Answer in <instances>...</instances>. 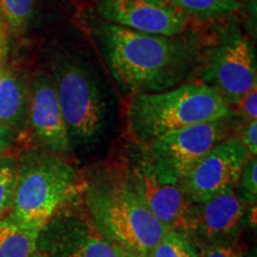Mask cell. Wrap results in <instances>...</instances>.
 <instances>
[{
    "instance_id": "obj_1",
    "label": "cell",
    "mask_w": 257,
    "mask_h": 257,
    "mask_svg": "<svg viewBox=\"0 0 257 257\" xmlns=\"http://www.w3.org/2000/svg\"><path fill=\"white\" fill-rule=\"evenodd\" d=\"M98 38L115 81L133 95L174 88L194 61L192 46L178 36L144 34L105 23Z\"/></svg>"
},
{
    "instance_id": "obj_2",
    "label": "cell",
    "mask_w": 257,
    "mask_h": 257,
    "mask_svg": "<svg viewBox=\"0 0 257 257\" xmlns=\"http://www.w3.org/2000/svg\"><path fill=\"white\" fill-rule=\"evenodd\" d=\"M81 199L99 232L124 251L146 256L168 231L141 199L124 163L89 170Z\"/></svg>"
},
{
    "instance_id": "obj_3",
    "label": "cell",
    "mask_w": 257,
    "mask_h": 257,
    "mask_svg": "<svg viewBox=\"0 0 257 257\" xmlns=\"http://www.w3.org/2000/svg\"><path fill=\"white\" fill-rule=\"evenodd\" d=\"M17 182L10 217L42 227L81 194L82 176L69 157L47 149L28 150L16 162Z\"/></svg>"
},
{
    "instance_id": "obj_4",
    "label": "cell",
    "mask_w": 257,
    "mask_h": 257,
    "mask_svg": "<svg viewBox=\"0 0 257 257\" xmlns=\"http://www.w3.org/2000/svg\"><path fill=\"white\" fill-rule=\"evenodd\" d=\"M230 105L208 85H182L157 93L133 95L127 123L140 144L172 130L230 119Z\"/></svg>"
},
{
    "instance_id": "obj_5",
    "label": "cell",
    "mask_w": 257,
    "mask_h": 257,
    "mask_svg": "<svg viewBox=\"0 0 257 257\" xmlns=\"http://www.w3.org/2000/svg\"><path fill=\"white\" fill-rule=\"evenodd\" d=\"M53 79L72 153L93 152L104 142L111 119L98 80L70 57L57 59Z\"/></svg>"
},
{
    "instance_id": "obj_6",
    "label": "cell",
    "mask_w": 257,
    "mask_h": 257,
    "mask_svg": "<svg viewBox=\"0 0 257 257\" xmlns=\"http://www.w3.org/2000/svg\"><path fill=\"white\" fill-rule=\"evenodd\" d=\"M227 133L229 119L213 120L168 131L140 146L163 179L181 186L189 170L229 137Z\"/></svg>"
},
{
    "instance_id": "obj_7",
    "label": "cell",
    "mask_w": 257,
    "mask_h": 257,
    "mask_svg": "<svg viewBox=\"0 0 257 257\" xmlns=\"http://www.w3.org/2000/svg\"><path fill=\"white\" fill-rule=\"evenodd\" d=\"M37 249L46 257H120L93 224L81 194L42 227Z\"/></svg>"
},
{
    "instance_id": "obj_8",
    "label": "cell",
    "mask_w": 257,
    "mask_h": 257,
    "mask_svg": "<svg viewBox=\"0 0 257 257\" xmlns=\"http://www.w3.org/2000/svg\"><path fill=\"white\" fill-rule=\"evenodd\" d=\"M124 165L131 184L153 216L168 231L187 233L193 204L181 186L163 179L141 146L138 149L130 150Z\"/></svg>"
},
{
    "instance_id": "obj_9",
    "label": "cell",
    "mask_w": 257,
    "mask_h": 257,
    "mask_svg": "<svg viewBox=\"0 0 257 257\" xmlns=\"http://www.w3.org/2000/svg\"><path fill=\"white\" fill-rule=\"evenodd\" d=\"M250 157L239 137H226L189 170L181 187L192 204H202L226 188L236 187Z\"/></svg>"
},
{
    "instance_id": "obj_10",
    "label": "cell",
    "mask_w": 257,
    "mask_h": 257,
    "mask_svg": "<svg viewBox=\"0 0 257 257\" xmlns=\"http://www.w3.org/2000/svg\"><path fill=\"white\" fill-rule=\"evenodd\" d=\"M98 11L108 23L160 36H180L189 22L170 0H99Z\"/></svg>"
},
{
    "instance_id": "obj_11",
    "label": "cell",
    "mask_w": 257,
    "mask_h": 257,
    "mask_svg": "<svg viewBox=\"0 0 257 257\" xmlns=\"http://www.w3.org/2000/svg\"><path fill=\"white\" fill-rule=\"evenodd\" d=\"M256 53L252 42L244 36L231 37L218 48L212 59L207 80L227 104L257 88Z\"/></svg>"
},
{
    "instance_id": "obj_12",
    "label": "cell",
    "mask_w": 257,
    "mask_h": 257,
    "mask_svg": "<svg viewBox=\"0 0 257 257\" xmlns=\"http://www.w3.org/2000/svg\"><path fill=\"white\" fill-rule=\"evenodd\" d=\"M246 202L236 191L226 188L202 204H193L187 234L195 245L233 240L245 216Z\"/></svg>"
},
{
    "instance_id": "obj_13",
    "label": "cell",
    "mask_w": 257,
    "mask_h": 257,
    "mask_svg": "<svg viewBox=\"0 0 257 257\" xmlns=\"http://www.w3.org/2000/svg\"><path fill=\"white\" fill-rule=\"evenodd\" d=\"M31 130L43 149L72 159V149L57 99L55 82L47 73H38L32 82L29 104Z\"/></svg>"
},
{
    "instance_id": "obj_14",
    "label": "cell",
    "mask_w": 257,
    "mask_h": 257,
    "mask_svg": "<svg viewBox=\"0 0 257 257\" xmlns=\"http://www.w3.org/2000/svg\"><path fill=\"white\" fill-rule=\"evenodd\" d=\"M30 91L23 76L12 69L0 75V124L15 130L25 124L29 114Z\"/></svg>"
},
{
    "instance_id": "obj_15",
    "label": "cell",
    "mask_w": 257,
    "mask_h": 257,
    "mask_svg": "<svg viewBox=\"0 0 257 257\" xmlns=\"http://www.w3.org/2000/svg\"><path fill=\"white\" fill-rule=\"evenodd\" d=\"M41 229L23 224L9 214L0 219V257H31L37 251Z\"/></svg>"
},
{
    "instance_id": "obj_16",
    "label": "cell",
    "mask_w": 257,
    "mask_h": 257,
    "mask_svg": "<svg viewBox=\"0 0 257 257\" xmlns=\"http://www.w3.org/2000/svg\"><path fill=\"white\" fill-rule=\"evenodd\" d=\"M144 257H200L187 233L169 230Z\"/></svg>"
},
{
    "instance_id": "obj_17",
    "label": "cell",
    "mask_w": 257,
    "mask_h": 257,
    "mask_svg": "<svg viewBox=\"0 0 257 257\" xmlns=\"http://www.w3.org/2000/svg\"><path fill=\"white\" fill-rule=\"evenodd\" d=\"M186 14L213 17L229 15L239 6L238 0H170Z\"/></svg>"
},
{
    "instance_id": "obj_18",
    "label": "cell",
    "mask_w": 257,
    "mask_h": 257,
    "mask_svg": "<svg viewBox=\"0 0 257 257\" xmlns=\"http://www.w3.org/2000/svg\"><path fill=\"white\" fill-rule=\"evenodd\" d=\"M17 169L12 157H0V219L12 210L15 199Z\"/></svg>"
},
{
    "instance_id": "obj_19",
    "label": "cell",
    "mask_w": 257,
    "mask_h": 257,
    "mask_svg": "<svg viewBox=\"0 0 257 257\" xmlns=\"http://www.w3.org/2000/svg\"><path fill=\"white\" fill-rule=\"evenodd\" d=\"M0 9L12 28L23 30L31 19L34 0H0Z\"/></svg>"
},
{
    "instance_id": "obj_20",
    "label": "cell",
    "mask_w": 257,
    "mask_h": 257,
    "mask_svg": "<svg viewBox=\"0 0 257 257\" xmlns=\"http://www.w3.org/2000/svg\"><path fill=\"white\" fill-rule=\"evenodd\" d=\"M239 195L246 204L255 205L257 200V159L251 156L244 166L238 180Z\"/></svg>"
},
{
    "instance_id": "obj_21",
    "label": "cell",
    "mask_w": 257,
    "mask_h": 257,
    "mask_svg": "<svg viewBox=\"0 0 257 257\" xmlns=\"http://www.w3.org/2000/svg\"><path fill=\"white\" fill-rule=\"evenodd\" d=\"M200 257H243L240 250L233 244V240L200 244L197 245Z\"/></svg>"
},
{
    "instance_id": "obj_22",
    "label": "cell",
    "mask_w": 257,
    "mask_h": 257,
    "mask_svg": "<svg viewBox=\"0 0 257 257\" xmlns=\"http://www.w3.org/2000/svg\"><path fill=\"white\" fill-rule=\"evenodd\" d=\"M234 105L238 108L240 115L248 123L257 120V88H253L243 95Z\"/></svg>"
},
{
    "instance_id": "obj_23",
    "label": "cell",
    "mask_w": 257,
    "mask_h": 257,
    "mask_svg": "<svg viewBox=\"0 0 257 257\" xmlns=\"http://www.w3.org/2000/svg\"><path fill=\"white\" fill-rule=\"evenodd\" d=\"M239 140L251 156L257 155V120L249 121L240 131Z\"/></svg>"
},
{
    "instance_id": "obj_24",
    "label": "cell",
    "mask_w": 257,
    "mask_h": 257,
    "mask_svg": "<svg viewBox=\"0 0 257 257\" xmlns=\"http://www.w3.org/2000/svg\"><path fill=\"white\" fill-rule=\"evenodd\" d=\"M12 141H14V131L0 124V157H3L6 150L11 147Z\"/></svg>"
},
{
    "instance_id": "obj_25",
    "label": "cell",
    "mask_w": 257,
    "mask_h": 257,
    "mask_svg": "<svg viewBox=\"0 0 257 257\" xmlns=\"http://www.w3.org/2000/svg\"><path fill=\"white\" fill-rule=\"evenodd\" d=\"M117 248V246H115ZM118 250V253H119L120 257H144V256H140V255H135V253H131V252H127V251H124V250H121L119 248H117Z\"/></svg>"
},
{
    "instance_id": "obj_26",
    "label": "cell",
    "mask_w": 257,
    "mask_h": 257,
    "mask_svg": "<svg viewBox=\"0 0 257 257\" xmlns=\"http://www.w3.org/2000/svg\"><path fill=\"white\" fill-rule=\"evenodd\" d=\"M31 257H46V256H44L43 253H41L40 251H36V252H35L34 255H32Z\"/></svg>"
},
{
    "instance_id": "obj_27",
    "label": "cell",
    "mask_w": 257,
    "mask_h": 257,
    "mask_svg": "<svg viewBox=\"0 0 257 257\" xmlns=\"http://www.w3.org/2000/svg\"><path fill=\"white\" fill-rule=\"evenodd\" d=\"M0 36H2V22H0Z\"/></svg>"
},
{
    "instance_id": "obj_28",
    "label": "cell",
    "mask_w": 257,
    "mask_h": 257,
    "mask_svg": "<svg viewBox=\"0 0 257 257\" xmlns=\"http://www.w3.org/2000/svg\"><path fill=\"white\" fill-rule=\"evenodd\" d=\"M2 72H3V68H2V67H0V75H2Z\"/></svg>"
}]
</instances>
